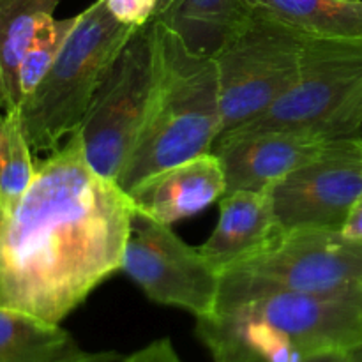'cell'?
<instances>
[{"mask_svg": "<svg viewBox=\"0 0 362 362\" xmlns=\"http://www.w3.org/2000/svg\"><path fill=\"white\" fill-rule=\"evenodd\" d=\"M303 34L362 41V0H247Z\"/></svg>", "mask_w": 362, "mask_h": 362, "instance_id": "cell-17", "label": "cell"}, {"mask_svg": "<svg viewBox=\"0 0 362 362\" xmlns=\"http://www.w3.org/2000/svg\"><path fill=\"white\" fill-rule=\"evenodd\" d=\"M152 303L189 311L198 318L214 315L221 292L219 272L200 251L184 243L170 225L133 216L122 269Z\"/></svg>", "mask_w": 362, "mask_h": 362, "instance_id": "cell-8", "label": "cell"}, {"mask_svg": "<svg viewBox=\"0 0 362 362\" xmlns=\"http://www.w3.org/2000/svg\"><path fill=\"white\" fill-rule=\"evenodd\" d=\"M159 0H105L110 13L122 23L141 27L158 14Z\"/></svg>", "mask_w": 362, "mask_h": 362, "instance_id": "cell-20", "label": "cell"}, {"mask_svg": "<svg viewBox=\"0 0 362 362\" xmlns=\"http://www.w3.org/2000/svg\"><path fill=\"white\" fill-rule=\"evenodd\" d=\"M327 141L296 133L239 134L218 138L211 152L221 163L226 193L269 191L318 158Z\"/></svg>", "mask_w": 362, "mask_h": 362, "instance_id": "cell-11", "label": "cell"}, {"mask_svg": "<svg viewBox=\"0 0 362 362\" xmlns=\"http://www.w3.org/2000/svg\"><path fill=\"white\" fill-rule=\"evenodd\" d=\"M228 272L308 296H362V243L343 230H288L271 247Z\"/></svg>", "mask_w": 362, "mask_h": 362, "instance_id": "cell-9", "label": "cell"}, {"mask_svg": "<svg viewBox=\"0 0 362 362\" xmlns=\"http://www.w3.org/2000/svg\"><path fill=\"white\" fill-rule=\"evenodd\" d=\"M283 232L272 189L233 191L219 200L218 225L200 251L225 274L271 247Z\"/></svg>", "mask_w": 362, "mask_h": 362, "instance_id": "cell-13", "label": "cell"}, {"mask_svg": "<svg viewBox=\"0 0 362 362\" xmlns=\"http://www.w3.org/2000/svg\"><path fill=\"white\" fill-rule=\"evenodd\" d=\"M156 81L152 20L134 30L95 90L78 134L95 173L119 184L147 120Z\"/></svg>", "mask_w": 362, "mask_h": 362, "instance_id": "cell-6", "label": "cell"}, {"mask_svg": "<svg viewBox=\"0 0 362 362\" xmlns=\"http://www.w3.org/2000/svg\"><path fill=\"white\" fill-rule=\"evenodd\" d=\"M310 362H352V356H350V352L322 354V356L313 357Z\"/></svg>", "mask_w": 362, "mask_h": 362, "instance_id": "cell-23", "label": "cell"}, {"mask_svg": "<svg viewBox=\"0 0 362 362\" xmlns=\"http://www.w3.org/2000/svg\"><path fill=\"white\" fill-rule=\"evenodd\" d=\"M133 205L92 170L78 131L35 165L16 211L0 223V308L59 324L122 269Z\"/></svg>", "mask_w": 362, "mask_h": 362, "instance_id": "cell-1", "label": "cell"}, {"mask_svg": "<svg viewBox=\"0 0 362 362\" xmlns=\"http://www.w3.org/2000/svg\"><path fill=\"white\" fill-rule=\"evenodd\" d=\"M218 306L247 311L310 357L352 352L362 345V296H308L226 272Z\"/></svg>", "mask_w": 362, "mask_h": 362, "instance_id": "cell-7", "label": "cell"}, {"mask_svg": "<svg viewBox=\"0 0 362 362\" xmlns=\"http://www.w3.org/2000/svg\"><path fill=\"white\" fill-rule=\"evenodd\" d=\"M343 233L350 239L357 240V243H362V200L354 209L350 218L346 219L345 226H343Z\"/></svg>", "mask_w": 362, "mask_h": 362, "instance_id": "cell-22", "label": "cell"}, {"mask_svg": "<svg viewBox=\"0 0 362 362\" xmlns=\"http://www.w3.org/2000/svg\"><path fill=\"white\" fill-rule=\"evenodd\" d=\"M296 133L336 140L362 133V41L308 37L296 83L260 117L221 134Z\"/></svg>", "mask_w": 362, "mask_h": 362, "instance_id": "cell-4", "label": "cell"}, {"mask_svg": "<svg viewBox=\"0 0 362 362\" xmlns=\"http://www.w3.org/2000/svg\"><path fill=\"white\" fill-rule=\"evenodd\" d=\"M226 193L218 156L211 151L168 166L127 191L134 214L172 225L205 211Z\"/></svg>", "mask_w": 362, "mask_h": 362, "instance_id": "cell-12", "label": "cell"}, {"mask_svg": "<svg viewBox=\"0 0 362 362\" xmlns=\"http://www.w3.org/2000/svg\"><path fill=\"white\" fill-rule=\"evenodd\" d=\"M362 200V134L329 140L318 158L272 187L278 221L296 228L343 230Z\"/></svg>", "mask_w": 362, "mask_h": 362, "instance_id": "cell-10", "label": "cell"}, {"mask_svg": "<svg viewBox=\"0 0 362 362\" xmlns=\"http://www.w3.org/2000/svg\"><path fill=\"white\" fill-rule=\"evenodd\" d=\"M308 37L274 14L251 7L246 21L214 55L221 134L260 117L296 83Z\"/></svg>", "mask_w": 362, "mask_h": 362, "instance_id": "cell-5", "label": "cell"}, {"mask_svg": "<svg viewBox=\"0 0 362 362\" xmlns=\"http://www.w3.org/2000/svg\"><path fill=\"white\" fill-rule=\"evenodd\" d=\"M136 28L117 20L105 0L78 14L62 52L18 110L32 152L52 154L80 129L95 90Z\"/></svg>", "mask_w": 362, "mask_h": 362, "instance_id": "cell-3", "label": "cell"}, {"mask_svg": "<svg viewBox=\"0 0 362 362\" xmlns=\"http://www.w3.org/2000/svg\"><path fill=\"white\" fill-rule=\"evenodd\" d=\"M350 356H352V362H362V345L359 346V349L352 350V352H350Z\"/></svg>", "mask_w": 362, "mask_h": 362, "instance_id": "cell-25", "label": "cell"}, {"mask_svg": "<svg viewBox=\"0 0 362 362\" xmlns=\"http://www.w3.org/2000/svg\"><path fill=\"white\" fill-rule=\"evenodd\" d=\"M175 2H177V0H159V2H158V14H156V16H159V14H163L165 11H168L170 7H172Z\"/></svg>", "mask_w": 362, "mask_h": 362, "instance_id": "cell-24", "label": "cell"}, {"mask_svg": "<svg viewBox=\"0 0 362 362\" xmlns=\"http://www.w3.org/2000/svg\"><path fill=\"white\" fill-rule=\"evenodd\" d=\"M76 20L78 14L73 18H66V20H55V16H48L39 23L34 39H32L20 66V74H18L21 103L37 87L39 81L53 66L59 53L62 52L67 37L73 32Z\"/></svg>", "mask_w": 362, "mask_h": 362, "instance_id": "cell-19", "label": "cell"}, {"mask_svg": "<svg viewBox=\"0 0 362 362\" xmlns=\"http://www.w3.org/2000/svg\"><path fill=\"white\" fill-rule=\"evenodd\" d=\"M119 362H180V359L173 349L172 341L168 338H161L148 343L147 346L136 350Z\"/></svg>", "mask_w": 362, "mask_h": 362, "instance_id": "cell-21", "label": "cell"}, {"mask_svg": "<svg viewBox=\"0 0 362 362\" xmlns=\"http://www.w3.org/2000/svg\"><path fill=\"white\" fill-rule=\"evenodd\" d=\"M247 0H177L156 16L194 53L214 57L250 16Z\"/></svg>", "mask_w": 362, "mask_h": 362, "instance_id": "cell-15", "label": "cell"}, {"mask_svg": "<svg viewBox=\"0 0 362 362\" xmlns=\"http://www.w3.org/2000/svg\"><path fill=\"white\" fill-rule=\"evenodd\" d=\"M152 35L154 90L141 136L119 179L126 193L152 173L211 151L223 127L214 57L191 52L158 18H152Z\"/></svg>", "mask_w": 362, "mask_h": 362, "instance_id": "cell-2", "label": "cell"}, {"mask_svg": "<svg viewBox=\"0 0 362 362\" xmlns=\"http://www.w3.org/2000/svg\"><path fill=\"white\" fill-rule=\"evenodd\" d=\"M117 352H88L59 324L0 308V362H119Z\"/></svg>", "mask_w": 362, "mask_h": 362, "instance_id": "cell-14", "label": "cell"}, {"mask_svg": "<svg viewBox=\"0 0 362 362\" xmlns=\"http://www.w3.org/2000/svg\"><path fill=\"white\" fill-rule=\"evenodd\" d=\"M60 0H0V108L18 112V74L39 23L53 16Z\"/></svg>", "mask_w": 362, "mask_h": 362, "instance_id": "cell-16", "label": "cell"}, {"mask_svg": "<svg viewBox=\"0 0 362 362\" xmlns=\"http://www.w3.org/2000/svg\"><path fill=\"white\" fill-rule=\"evenodd\" d=\"M35 177L32 148L25 136L20 113H0V223L6 221Z\"/></svg>", "mask_w": 362, "mask_h": 362, "instance_id": "cell-18", "label": "cell"}]
</instances>
